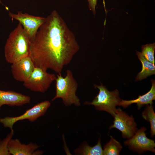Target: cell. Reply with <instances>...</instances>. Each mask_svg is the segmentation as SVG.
I'll use <instances>...</instances> for the list:
<instances>
[{
    "instance_id": "6da1fadb",
    "label": "cell",
    "mask_w": 155,
    "mask_h": 155,
    "mask_svg": "<svg viewBox=\"0 0 155 155\" xmlns=\"http://www.w3.org/2000/svg\"><path fill=\"white\" fill-rule=\"evenodd\" d=\"M80 46L73 32L56 10L46 18L31 41L30 57L35 67L61 74L78 51Z\"/></svg>"
},
{
    "instance_id": "7a4b0ae2",
    "label": "cell",
    "mask_w": 155,
    "mask_h": 155,
    "mask_svg": "<svg viewBox=\"0 0 155 155\" xmlns=\"http://www.w3.org/2000/svg\"><path fill=\"white\" fill-rule=\"evenodd\" d=\"M31 40L23 26L19 22L10 33L4 46L5 59L12 64L30 56Z\"/></svg>"
},
{
    "instance_id": "3957f363",
    "label": "cell",
    "mask_w": 155,
    "mask_h": 155,
    "mask_svg": "<svg viewBox=\"0 0 155 155\" xmlns=\"http://www.w3.org/2000/svg\"><path fill=\"white\" fill-rule=\"evenodd\" d=\"M55 81L56 93L52 101L60 98L65 106L81 105L80 100L76 95L78 84L71 70H67L64 77L62 74H57Z\"/></svg>"
},
{
    "instance_id": "277c9868",
    "label": "cell",
    "mask_w": 155,
    "mask_h": 155,
    "mask_svg": "<svg viewBox=\"0 0 155 155\" xmlns=\"http://www.w3.org/2000/svg\"><path fill=\"white\" fill-rule=\"evenodd\" d=\"M100 85H94L99 91L91 102L86 101L84 104L94 106L96 109L106 111L114 117L116 113V106L118 105L121 99L118 90L116 89L109 91L101 83Z\"/></svg>"
},
{
    "instance_id": "5b68a950",
    "label": "cell",
    "mask_w": 155,
    "mask_h": 155,
    "mask_svg": "<svg viewBox=\"0 0 155 155\" xmlns=\"http://www.w3.org/2000/svg\"><path fill=\"white\" fill-rule=\"evenodd\" d=\"M56 78L55 74L35 67L29 78L24 82L23 85L32 91L43 93L48 90Z\"/></svg>"
},
{
    "instance_id": "8992f818",
    "label": "cell",
    "mask_w": 155,
    "mask_h": 155,
    "mask_svg": "<svg viewBox=\"0 0 155 155\" xmlns=\"http://www.w3.org/2000/svg\"><path fill=\"white\" fill-rule=\"evenodd\" d=\"M51 105V103L49 101H43L27 110L23 114L19 116L0 118V122L3 125L4 127H9L11 131L13 130V125L16 122L25 119L33 122L39 117L43 115Z\"/></svg>"
},
{
    "instance_id": "52a82bcc",
    "label": "cell",
    "mask_w": 155,
    "mask_h": 155,
    "mask_svg": "<svg viewBox=\"0 0 155 155\" xmlns=\"http://www.w3.org/2000/svg\"><path fill=\"white\" fill-rule=\"evenodd\" d=\"M113 124L111 126L110 129L115 128L122 133V137L129 139L135 133L137 129V124L132 115L129 116L125 112L119 108L113 117Z\"/></svg>"
},
{
    "instance_id": "ba28073f",
    "label": "cell",
    "mask_w": 155,
    "mask_h": 155,
    "mask_svg": "<svg viewBox=\"0 0 155 155\" xmlns=\"http://www.w3.org/2000/svg\"><path fill=\"white\" fill-rule=\"evenodd\" d=\"M9 15L12 20H16L21 24L31 41L34 39L38 29L46 20V18L23 13L21 11H18L17 13L9 12Z\"/></svg>"
},
{
    "instance_id": "9c48e42d",
    "label": "cell",
    "mask_w": 155,
    "mask_h": 155,
    "mask_svg": "<svg viewBox=\"0 0 155 155\" xmlns=\"http://www.w3.org/2000/svg\"><path fill=\"white\" fill-rule=\"evenodd\" d=\"M146 130L144 127L137 129L131 137L124 142V144L129 149L140 153L147 151L155 153L154 141L146 137Z\"/></svg>"
},
{
    "instance_id": "30bf717a",
    "label": "cell",
    "mask_w": 155,
    "mask_h": 155,
    "mask_svg": "<svg viewBox=\"0 0 155 155\" xmlns=\"http://www.w3.org/2000/svg\"><path fill=\"white\" fill-rule=\"evenodd\" d=\"M35 67L30 56L24 57L12 64L13 76L16 80L24 82L30 76Z\"/></svg>"
},
{
    "instance_id": "8fae6325",
    "label": "cell",
    "mask_w": 155,
    "mask_h": 155,
    "mask_svg": "<svg viewBox=\"0 0 155 155\" xmlns=\"http://www.w3.org/2000/svg\"><path fill=\"white\" fill-rule=\"evenodd\" d=\"M7 146L10 154L13 155H41L43 153L42 151H36L39 147L36 144H22L18 139H11Z\"/></svg>"
},
{
    "instance_id": "7c38bea8",
    "label": "cell",
    "mask_w": 155,
    "mask_h": 155,
    "mask_svg": "<svg viewBox=\"0 0 155 155\" xmlns=\"http://www.w3.org/2000/svg\"><path fill=\"white\" fill-rule=\"evenodd\" d=\"M30 98L28 96L12 91L0 90V110L4 104L10 106H21L29 104Z\"/></svg>"
},
{
    "instance_id": "4fadbf2b",
    "label": "cell",
    "mask_w": 155,
    "mask_h": 155,
    "mask_svg": "<svg viewBox=\"0 0 155 155\" xmlns=\"http://www.w3.org/2000/svg\"><path fill=\"white\" fill-rule=\"evenodd\" d=\"M152 86L150 90L142 95H140L135 99L130 100H124L121 99L118 106L126 108L133 104H136L138 109H140L145 105H152L153 101L155 100V82L151 80Z\"/></svg>"
},
{
    "instance_id": "5bb4252c",
    "label": "cell",
    "mask_w": 155,
    "mask_h": 155,
    "mask_svg": "<svg viewBox=\"0 0 155 155\" xmlns=\"http://www.w3.org/2000/svg\"><path fill=\"white\" fill-rule=\"evenodd\" d=\"M137 57L141 61L142 65L141 71L137 75L135 81H141L148 77L155 74V66L153 63L145 59L141 52L136 51Z\"/></svg>"
},
{
    "instance_id": "9a60e30c",
    "label": "cell",
    "mask_w": 155,
    "mask_h": 155,
    "mask_svg": "<svg viewBox=\"0 0 155 155\" xmlns=\"http://www.w3.org/2000/svg\"><path fill=\"white\" fill-rule=\"evenodd\" d=\"M75 153L82 155H103L100 139H99L97 144L93 146H90L87 142H83L80 147L75 150Z\"/></svg>"
},
{
    "instance_id": "2e32d148",
    "label": "cell",
    "mask_w": 155,
    "mask_h": 155,
    "mask_svg": "<svg viewBox=\"0 0 155 155\" xmlns=\"http://www.w3.org/2000/svg\"><path fill=\"white\" fill-rule=\"evenodd\" d=\"M110 141L104 146L103 149L104 155H118L122 148L121 143L110 136Z\"/></svg>"
},
{
    "instance_id": "e0dca14e",
    "label": "cell",
    "mask_w": 155,
    "mask_h": 155,
    "mask_svg": "<svg viewBox=\"0 0 155 155\" xmlns=\"http://www.w3.org/2000/svg\"><path fill=\"white\" fill-rule=\"evenodd\" d=\"M142 118L150 122V126L151 136L155 135V113L152 105H146L142 113Z\"/></svg>"
},
{
    "instance_id": "ac0fdd59",
    "label": "cell",
    "mask_w": 155,
    "mask_h": 155,
    "mask_svg": "<svg viewBox=\"0 0 155 155\" xmlns=\"http://www.w3.org/2000/svg\"><path fill=\"white\" fill-rule=\"evenodd\" d=\"M141 49V53L144 57L149 61L154 64L155 43H153L143 45Z\"/></svg>"
},
{
    "instance_id": "d6986e66",
    "label": "cell",
    "mask_w": 155,
    "mask_h": 155,
    "mask_svg": "<svg viewBox=\"0 0 155 155\" xmlns=\"http://www.w3.org/2000/svg\"><path fill=\"white\" fill-rule=\"evenodd\" d=\"M14 134L13 130L11 131L6 137L3 140L0 141V155H9L10 154L8 148V144Z\"/></svg>"
},
{
    "instance_id": "ffe728a7",
    "label": "cell",
    "mask_w": 155,
    "mask_h": 155,
    "mask_svg": "<svg viewBox=\"0 0 155 155\" xmlns=\"http://www.w3.org/2000/svg\"><path fill=\"white\" fill-rule=\"evenodd\" d=\"M88 2V6L89 9L92 11L94 15L96 14V7L97 5V0H87Z\"/></svg>"
},
{
    "instance_id": "44dd1931",
    "label": "cell",
    "mask_w": 155,
    "mask_h": 155,
    "mask_svg": "<svg viewBox=\"0 0 155 155\" xmlns=\"http://www.w3.org/2000/svg\"><path fill=\"white\" fill-rule=\"evenodd\" d=\"M103 4H104V9H105V11L106 12V8H105V7L104 0H103Z\"/></svg>"
},
{
    "instance_id": "7402d4cb",
    "label": "cell",
    "mask_w": 155,
    "mask_h": 155,
    "mask_svg": "<svg viewBox=\"0 0 155 155\" xmlns=\"http://www.w3.org/2000/svg\"><path fill=\"white\" fill-rule=\"evenodd\" d=\"M2 3L1 0H0V4H1Z\"/></svg>"
}]
</instances>
